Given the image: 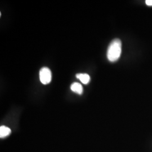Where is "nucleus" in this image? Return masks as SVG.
<instances>
[{"label": "nucleus", "instance_id": "f03ea898", "mask_svg": "<svg viewBox=\"0 0 152 152\" xmlns=\"http://www.w3.org/2000/svg\"><path fill=\"white\" fill-rule=\"evenodd\" d=\"M52 79V74L48 67H43L39 71V80L44 85L49 84Z\"/></svg>", "mask_w": 152, "mask_h": 152}, {"label": "nucleus", "instance_id": "20e7f679", "mask_svg": "<svg viewBox=\"0 0 152 152\" xmlns=\"http://www.w3.org/2000/svg\"><path fill=\"white\" fill-rule=\"evenodd\" d=\"M11 129L5 126H1L0 127V137L1 139L9 136L11 134Z\"/></svg>", "mask_w": 152, "mask_h": 152}, {"label": "nucleus", "instance_id": "423d86ee", "mask_svg": "<svg viewBox=\"0 0 152 152\" xmlns=\"http://www.w3.org/2000/svg\"><path fill=\"white\" fill-rule=\"evenodd\" d=\"M145 3L147 5L152 6V0H147L145 1Z\"/></svg>", "mask_w": 152, "mask_h": 152}, {"label": "nucleus", "instance_id": "f257e3e1", "mask_svg": "<svg viewBox=\"0 0 152 152\" xmlns=\"http://www.w3.org/2000/svg\"><path fill=\"white\" fill-rule=\"evenodd\" d=\"M122 52V42L115 38L109 45L107 50V58L110 62H115L119 59Z\"/></svg>", "mask_w": 152, "mask_h": 152}, {"label": "nucleus", "instance_id": "39448f33", "mask_svg": "<svg viewBox=\"0 0 152 152\" xmlns=\"http://www.w3.org/2000/svg\"><path fill=\"white\" fill-rule=\"evenodd\" d=\"M76 77L80 80V81L82 83L86 85L87 83H88V82H90V76L86 74V73H80V74H77L76 75Z\"/></svg>", "mask_w": 152, "mask_h": 152}, {"label": "nucleus", "instance_id": "7ed1b4c3", "mask_svg": "<svg viewBox=\"0 0 152 152\" xmlns=\"http://www.w3.org/2000/svg\"><path fill=\"white\" fill-rule=\"evenodd\" d=\"M71 90L78 95H81L83 93V90L82 86L78 82L73 83L71 86Z\"/></svg>", "mask_w": 152, "mask_h": 152}]
</instances>
